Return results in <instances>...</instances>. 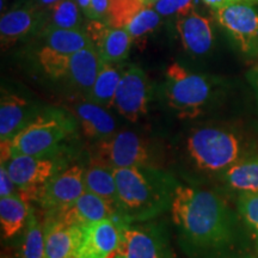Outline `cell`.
<instances>
[{"label":"cell","instance_id":"5bb4252c","mask_svg":"<svg viewBox=\"0 0 258 258\" xmlns=\"http://www.w3.org/2000/svg\"><path fill=\"white\" fill-rule=\"evenodd\" d=\"M85 32L98 50L103 62L122 63L127 60L133 40L124 28L111 27L105 22L91 19Z\"/></svg>","mask_w":258,"mask_h":258},{"label":"cell","instance_id":"30bf717a","mask_svg":"<svg viewBox=\"0 0 258 258\" xmlns=\"http://www.w3.org/2000/svg\"><path fill=\"white\" fill-rule=\"evenodd\" d=\"M84 173L85 169L80 165L61 170L40 186L36 202L47 214L70 207L86 191Z\"/></svg>","mask_w":258,"mask_h":258},{"label":"cell","instance_id":"d590c367","mask_svg":"<svg viewBox=\"0 0 258 258\" xmlns=\"http://www.w3.org/2000/svg\"><path fill=\"white\" fill-rule=\"evenodd\" d=\"M246 79L252 88L254 92V97H256V102L258 106V63L254 64L252 69L247 71Z\"/></svg>","mask_w":258,"mask_h":258},{"label":"cell","instance_id":"d4e9b609","mask_svg":"<svg viewBox=\"0 0 258 258\" xmlns=\"http://www.w3.org/2000/svg\"><path fill=\"white\" fill-rule=\"evenodd\" d=\"M42 29H43L42 35L44 38V46L63 55H72L83 48L92 44V41L90 40L85 30L55 28Z\"/></svg>","mask_w":258,"mask_h":258},{"label":"cell","instance_id":"603a6c76","mask_svg":"<svg viewBox=\"0 0 258 258\" xmlns=\"http://www.w3.org/2000/svg\"><path fill=\"white\" fill-rule=\"evenodd\" d=\"M123 71L124 69L122 63L103 62L96 82L88 93L90 101L105 106V108H111Z\"/></svg>","mask_w":258,"mask_h":258},{"label":"cell","instance_id":"9a60e30c","mask_svg":"<svg viewBox=\"0 0 258 258\" xmlns=\"http://www.w3.org/2000/svg\"><path fill=\"white\" fill-rule=\"evenodd\" d=\"M47 215H53L67 224L80 227L104 219L121 218L115 205L90 191L84 192L70 207Z\"/></svg>","mask_w":258,"mask_h":258},{"label":"cell","instance_id":"7402d4cb","mask_svg":"<svg viewBox=\"0 0 258 258\" xmlns=\"http://www.w3.org/2000/svg\"><path fill=\"white\" fill-rule=\"evenodd\" d=\"M29 203L18 194L0 198V226L3 238L15 237L27 225L30 214Z\"/></svg>","mask_w":258,"mask_h":258},{"label":"cell","instance_id":"ac0fdd59","mask_svg":"<svg viewBox=\"0 0 258 258\" xmlns=\"http://www.w3.org/2000/svg\"><path fill=\"white\" fill-rule=\"evenodd\" d=\"M83 237V227L67 224L53 215L44 222L46 258H69L76 253Z\"/></svg>","mask_w":258,"mask_h":258},{"label":"cell","instance_id":"5b68a950","mask_svg":"<svg viewBox=\"0 0 258 258\" xmlns=\"http://www.w3.org/2000/svg\"><path fill=\"white\" fill-rule=\"evenodd\" d=\"M77 120L59 109H48L32 117L14 138L10 139L11 157L46 156L76 131Z\"/></svg>","mask_w":258,"mask_h":258},{"label":"cell","instance_id":"44dd1931","mask_svg":"<svg viewBox=\"0 0 258 258\" xmlns=\"http://www.w3.org/2000/svg\"><path fill=\"white\" fill-rule=\"evenodd\" d=\"M221 177L225 185L237 196L258 194V152L235 164Z\"/></svg>","mask_w":258,"mask_h":258},{"label":"cell","instance_id":"d6a6232c","mask_svg":"<svg viewBox=\"0 0 258 258\" xmlns=\"http://www.w3.org/2000/svg\"><path fill=\"white\" fill-rule=\"evenodd\" d=\"M111 0H91V8H90V19L93 21H108L109 12H110Z\"/></svg>","mask_w":258,"mask_h":258},{"label":"cell","instance_id":"4316f807","mask_svg":"<svg viewBox=\"0 0 258 258\" xmlns=\"http://www.w3.org/2000/svg\"><path fill=\"white\" fill-rule=\"evenodd\" d=\"M44 222L35 209H30L24 243L22 245V258H46V240H44Z\"/></svg>","mask_w":258,"mask_h":258},{"label":"cell","instance_id":"8992f818","mask_svg":"<svg viewBox=\"0 0 258 258\" xmlns=\"http://www.w3.org/2000/svg\"><path fill=\"white\" fill-rule=\"evenodd\" d=\"M213 17L244 59L258 61V5L213 9Z\"/></svg>","mask_w":258,"mask_h":258},{"label":"cell","instance_id":"4fadbf2b","mask_svg":"<svg viewBox=\"0 0 258 258\" xmlns=\"http://www.w3.org/2000/svg\"><path fill=\"white\" fill-rule=\"evenodd\" d=\"M44 11L36 2H28L10 10L0 18V41L3 50L27 37L29 34L40 29L43 23Z\"/></svg>","mask_w":258,"mask_h":258},{"label":"cell","instance_id":"4dcf8cb0","mask_svg":"<svg viewBox=\"0 0 258 258\" xmlns=\"http://www.w3.org/2000/svg\"><path fill=\"white\" fill-rule=\"evenodd\" d=\"M141 8L143 5L139 0H111L106 24L116 28H123Z\"/></svg>","mask_w":258,"mask_h":258},{"label":"cell","instance_id":"74e56055","mask_svg":"<svg viewBox=\"0 0 258 258\" xmlns=\"http://www.w3.org/2000/svg\"><path fill=\"white\" fill-rule=\"evenodd\" d=\"M77 3H78L79 8L82 9L83 14L86 16V17H89V14H90V8H91V0H76Z\"/></svg>","mask_w":258,"mask_h":258},{"label":"cell","instance_id":"d6986e66","mask_svg":"<svg viewBox=\"0 0 258 258\" xmlns=\"http://www.w3.org/2000/svg\"><path fill=\"white\" fill-rule=\"evenodd\" d=\"M31 105L24 97L2 91L0 99V140H10L31 120Z\"/></svg>","mask_w":258,"mask_h":258},{"label":"cell","instance_id":"836d02e7","mask_svg":"<svg viewBox=\"0 0 258 258\" xmlns=\"http://www.w3.org/2000/svg\"><path fill=\"white\" fill-rule=\"evenodd\" d=\"M16 186L17 185L12 180L5 164H2V166H0V198L16 195Z\"/></svg>","mask_w":258,"mask_h":258},{"label":"cell","instance_id":"7a4b0ae2","mask_svg":"<svg viewBox=\"0 0 258 258\" xmlns=\"http://www.w3.org/2000/svg\"><path fill=\"white\" fill-rule=\"evenodd\" d=\"M118 214L125 222H146L170 211L178 183L158 166L114 169Z\"/></svg>","mask_w":258,"mask_h":258},{"label":"cell","instance_id":"8d00e7d4","mask_svg":"<svg viewBox=\"0 0 258 258\" xmlns=\"http://www.w3.org/2000/svg\"><path fill=\"white\" fill-rule=\"evenodd\" d=\"M61 2V0H36L37 5L43 10V11H47L48 9H50L51 6H54L57 3Z\"/></svg>","mask_w":258,"mask_h":258},{"label":"cell","instance_id":"ab89813d","mask_svg":"<svg viewBox=\"0 0 258 258\" xmlns=\"http://www.w3.org/2000/svg\"><path fill=\"white\" fill-rule=\"evenodd\" d=\"M69 258H77L76 256H74V254H73V256H71V257H69Z\"/></svg>","mask_w":258,"mask_h":258},{"label":"cell","instance_id":"f35d334b","mask_svg":"<svg viewBox=\"0 0 258 258\" xmlns=\"http://www.w3.org/2000/svg\"><path fill=\"white\" fill-rule=\"evenodd\" d=\"M139 2H140V4L145 6V8H153L159 0H139Z\"/></svg>","mask_w":258,"mask_h":258},{"label":"cell","instance_id":"277c9868","mask_svg":"<svg viewBox=\"0 0 258 258\" xmlns=\"http://www.w3.org/2000/svg\"><path fill=\"white\" fill-rule=\"evenodd\" d=\"M221 83L214 77L192 72L179 62L167 66L164 97L180 120H195L217 101Z\"/></svg>","mask_w":258,"mask_h":258},{"label":"cell","instance_id":"1f68e13d","mask_svg":"<svg viewBox=\"0 0 258 258\" xmlns=\"http://www.w3.org/2000/svg\"><path fill=\"white\" fill-rule=\"evenodd\" d=\"M161 17H183L195 11V0H159L153 6Z\"/></svg>","mask_w":258,"mask_h":258},{"label":"cell","instance_id":"ba28073f","mask_svg":"<svg viewBox=\"0 0 258 258\" xmlns=\"http://www.w3.org/2000/svg\"><path fill=\"white\" fill-rule=\"evenodd\" d=\"M121 231V243L114 258H177L160 226L148 221L123 222Z\"/></svg>","mask_w":258,"mask_h":258},{"label":"cell","instance_id":"83f0119b","mask_svg":"<svg viewBox=\"0 0 258 258\" xmlns=\"http://www.w3.org/2000/svg\"><path fill=\"white\" fill-rule=\"evenodd\" d=\"M161 16L154 8L143 6L139 11L125 23L124 29L131 35L133 42H140L152 34L161 23Z\"/></svg>","mask_w":258,"mask_h":258},{"label":"cell","instance_id":"484cf974","mask_svg":"<svg viewBox=\"0 0 258 258\" xmlns=\"http://www.w3.org/2000/svg\"><path fill=\"white\" fill-rule=\"evenodd\" d=\"M47 24L43 28L84 30L82 9L76 0H61L47 11Z\"/></svg>","mask_w":258,"mask_h":258},{"label":"cell","instance_id":"f546056e","mask_svg":"<svg viewBox=\"0 0 258 258\" xmlns=\"http://www.w3.org/2000/svg\"><path fill=\"white\" fill-rule=\"evenodd\" d=\"M38 63L43 72L53 79L67 78L71 55H63L57 51L43 46L37 53Z\"/></svg>","mask_w":258,"mask_h":258},{"label":"cell","instance_id":"ffe728a7","mask_svg":"<svg viewBox=\"0 0 258 258\" xmlns=\"http://www.w3.org/2000/svg\"><path fill=\"white\" fill-rule=\"evenodd\" d=\"M102 57L93 44L83 48L71 55L67 79L76 88L89 93L102 69Z\"/></svg>","mask_w":258,"mask_h":258},{"label":"cell","instance_id":"7c38bea8","mask_svg":"<svg viewBox=\"0 0 258 258\" xmlns=\"http://www.w3.org/2000/svg\"><path fill=\"white\" fill-rule=\"evenodd\" d=\"M6 169L18 189L41 186L60 172V163L46 156H14L6 161Z\"/></svg>","mask_w":258,"mask_h":258},{"label":"cell","instance_id":"cb8c5ba5","mask_svg":"<svg viewBox=\"0 0 258 258\" xmlns=\"http://www.w3.org/2000/svg\"><path fill=\"white\" fill-rule=\"evenodd\" d=\"M86 191L106 200L117 207V184L114 170L102 164L91 161L84 173Z\"/></svg>","mask_w":258,"mask_h":258},{"label":"cell","instance_id":"9c48e42d","mask_svg":"<svg viewBox=\"0 0 258 258\" xmlns=\"http://www.w3.org/2000/svg\"><path fill=\"white\" fill-rule=\"evenodd\" d=\"M152 99V85L145 71L129 64L123 71L111 108L125 120L135 123L147 114Z\"/></svg>","mask_w":258,"mask_h":258},{"label":"cell","instance_id":"f1b7e54d","mask_svg":"<svg viewBox=\"0 0 258 258\" xmlns=\"http://www.w3.org/2000/svg\"><path fill=\"white\" fill-rule=\"evenodd\" d=\"M237 211L241 222L250 232L258 251V194L238 195Z\"/></svg>","mask_w":258,"mask_h":258},{"label":"cell","instance_id":"6da1fadb","mask_svg":"<svg viewBox=\"0 0 258 258\" xmlns=\"http://www.w3.org/2000/svg\"><path fill=\"white\" fill-rule=\"evenodd\" d=\"M170 212L188 252H220L234 244L240 217L218 192L178 184Z\"/></svg>","mask_w":258,"mask_h":258},{"label":"cell","instance_id":"e0dca14e","mask_svg":"<svg viewBox=\"0 0 258 258\" xmlns=\"http://www.w3.org/2000/svg\"><path fill=\"white\" fill-rule=\"evenodd\" d=\"M74 118L79 124L84 137L89 140L99 141L111 138L116 132L115 118L105 106L90 101H78L71 106Z\"/></svg>","mask_w":258,"mask_h":258},{"label":"cell","instance_id":"8fae6325","mask_svg":"<svg viewBox=\"0 0 258 258\" xmlns=\"http://www.w3.org/2000/svg\"><path fill=\"white\" fill-rule=\"evenodd\" d=\"M122 218L99 220L83 227V237L74 256L77 258H114L121 243Z\"/></svg>","mask_w":258,"mask_h":258},{"label":"cell","instance_id":"2e32d148","mask_svg":"<svg viewBox=\"0 0 258 258\" xmlns=\"http://www.w3.org/2000/svg\"><path fill=\"white\" fill-rule=\"evenodd\" d=\"M176 30L183 48L192 56H205L214 46V31L209 18L199 12L178 17Z\"/></svg>","mask_w":258,"mask_h":258},{"label":"cell","instance_id":"3957f363","mask_svg":"<svg viewBox=\"0 0 258 258\" xmlns=\"http://www.w3.org/2000/svg\"><path fill=\"white\" fill-rule=\"evenodd\" d=\"M185 150L196 169L222 176L235 164L258 152V138L235 125L208 124L190 131Z\"/></svg>","mask_w":258,"mask_h":258},{"label":"cell","instance_id":"e575fe53","mask_svg":"<svg viewBox=\"0 0 258 258\" xmlns=\"http://www.w3.org/2000/svg\"><path fill=\"white\" fill-rule=\"evenodd\" d=\"M206 5L213 9H221L226 6L238 5V4H249L258 5V0H202Z\"/></svg>","mask_w":258,"mask_h":258},{"label":"cell","instance_id":"52a82bcc","mask_svg":"<svg viewBox=\"0 0 258 258\" xmlns=\"http://www.w3.org/2000/svg\"><path fill=\"white\" fill-rule=\"evenodd\" d=\"M91 161L110 169L154 165V154L150 144L132 131L116 132L111 138L96 143Z\"/></svg>","mask_w":258,"mask_h":258}]
</instances>
